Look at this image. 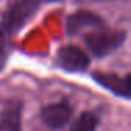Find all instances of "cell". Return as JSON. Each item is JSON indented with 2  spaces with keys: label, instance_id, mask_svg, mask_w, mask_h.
<instances>
[{
  "label": "cell",
  "instance_id": "6da1fadb",
  "mask_svg": "<svg viewBox=\"0 0 131 131\" xmlns=\"http://www.w3.org/2000/svg\"><path fill=\"white\" fill-rule=\"evenodd\" d=\"M40 7V0H18L0 21V68L6 65L12 52L13 35L34 16Z\"/></svg>",
  "mask_w": 131,
  "mask_h": 131
},
{
  "label": "cell",
  "instance_id": "7a4b0ae2",
  "mask_svg": "<svg viewBox=\"0 0 131 131\" xmlns=\"http://www.w3.org/2000/svg\"><path fill=\"white\" fill-rule=\"evenodd\" d=\"M125 38H127V35L124 31L110 30L104 26L89 31L83 40H85L86 48L90 51L93 57L104 58L116 52L118 48H121Z\"/></svg>",
  "mask_w": 131,
  "mask_h": 131
},
{
  "label": "cell",
  "instance_id": "3957f363",
  "mask_svg": "<svg viewBox=\"0 0 131 131\" xmlns=\"http://www.w3.org/2000/svg\"><path fill=\"white\" fill-rule=\"evenodd\" d=\"M72 116H73V106L66 99L44 106L40 113L42 124L54 131L62 130L65 125H68Z\"/></svg>",
  "mask_w": 131,
  "mask_h": 131
},
{
  "label": "cell",
  "instance_id": "277c9868",
  "mask_svg": "<svg viewBox=\"0 0 131 131\" xmlns=\"http://www.w3.org/2000/svg\"><path fill=\"white\" fill-rule=\"evenodd\" d=\"M57 63L61 69L69 73H80L89 68L90 58L80 47L73 45V44H66L58 49Z\"/></svg>",
  "mask_w": 131,
  "mask_h": 131
},
{
  "label": "cell",
  "instance_id": "5b68a950",
  "mask_svg": "<svg viewBox=\"0 0 131 131\" xmlns=\"http://www.w3.org/2000/svg\"><path fill=\"white\" fill-rule=\"evenodd\" d=\"M93 80L116 97L131 100V73L118 75L110 72H96L93 73Z\"/></svg>",
  "mask_w": 131,
  "mask_h": 131
},
{
  "label": "cell",
  "instance_id": "8992f818",
  "mask_svg": "<svg viewBox=\"0 0 131 131\" xmlns=\"http://www.w3.org/2000/svg\"><path fill=\"white\" fill-rule=\"evenodd\" d=\"M23 100H7L0 110V131H23Z\"/></svg>",
  "mask_w": 131,
  "mask_h": 131
},
{
  "label": "cell",
  "instance_id": "52a82bcc",
  "mask_svg": "<svg viewBox=\"0 0 131 131\" xmlns=\"http://www.w3.org/2000/svg\"><path fill=\"white\" fill-rule=\"evenodd\" d=\"M100 27H104V21L102 17L90 10H78L73 14H71L66 21V32L68 35H76L83 30H96Z\"/></svg>",
  "mask_w": 131,
  "mask_h": 131
},
{
  "label": "cell",
  "instance_id": "ba28073f",
  "mask_svg": "<svg viewBox=\"0 0 131 131\" xmlns=\"http://www.w3.org/2000/svg\"><path fill=\"white\" fill-rule=\"evenodd\" d=\"M100 118L94 111H82L69 125V131H97Z\"/></svg>",
  "mask_w": 131,
  "mask_h": 131
},
{
  "label": "cell",
  "instance_id": "9c48e42d",
  "mask_svg": "<svg viewBox=\"0 0 131 131\" xmlns=\"http://www.w3.org/2000/svg\"><path fill=\"white\" fill-rule=\"evenodd\" d=\"M47 2H61V0H47Z\"/></svg>",
  "mask_w": 131,
  "mask_h": 131
}]
</instances>
